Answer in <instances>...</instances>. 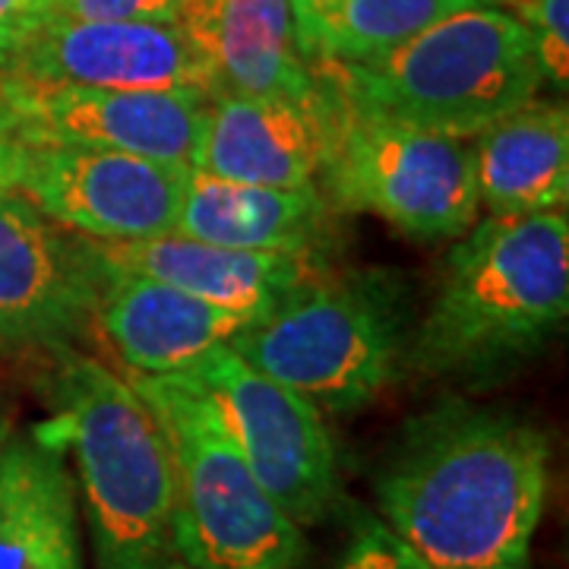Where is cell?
<instances>
[{
    "mask_svg": "<svg viewBox=\"0 0 569 569\" xmlns=\"http://www.w3.org/2000/svg\"><path fill=\"white\" fill-rule=\"evenodd\" d=\"M548 475L541 427L447 399L402 427L377 471V507L427 569H529Z\"/></svg>",
    "mask_w": 569,
    "mask_h": 569,
    "instance_id": "1",
    "label": "cell"
},
{
    "mask_svg": "<svg viewBox=\"0 0 569 569\" xmlns=\"http://www.w3.org/2000/svg\"><path fill=\"white\" fill-rule=\"evenodd\" d=\"M567 317V216H488L449 250L425 320L411 329L406 367L462 383L507 377L548 346Z\"/></svg>",
    "mask_w": 569,
    "mask_h": 569,
    "instance_id": "2",
    "label": "cell"
},
{
    "mask_svg": "<svg viewBox=\"0 0 569 569\" xmlns=\"http://www.w3.org/2000/svg\"><path fill=\"white\" fill-rule=\"evenodd\" d=\"M51 433L70 449L96 569H190L178 541L174 462L133 383L77 348L54 351Z\"/></svg>",
    "mask_w": 569,
    "mask_h": 569,
    "instance_id": "3",
    "label": "cell"
},
{
    "mask_svg": "<svg viewBox=\"0 0 569 569\" xmlns=\"http://www.w3.org/2000/svg\"><path fill=\"white\" fill-rule=\"evenodd\" d=\"M310 67L351 108L456 140H475L545 82L529 29L503 7L449 13L370 61Z\"/></svg>",
    "mask_w": 569,
    "mask_h": 569,
    "instance_id": "4",
    "label": "cell"
},
{
    "mask_svg": "<svg viewBox=\"0 0 569 569\" xmlns=\"http://www.w3.org/2000/svg\"><path fill=\"white\" fill-rule=\"evenodd\" d=\"M411 320L402 284L377 269H310L228 346L320 411H361L406 367Z\"/></svg>",
    "mask_w": 569,
    "mask_h": 569,
    "instance_id": "5",
    "label": "cell"
},
{
    "mask_svg": "<svg viewBox=\"0 0 569 569\" xmlns=\"http://www.w3.org/2000/svg\"><path fill=\"white\" fill-rule=\"evenodd\" d=\"M162 427L178 488V541L190 569H295L305 535L269 497L222 411L190 377H133Z\"/></svg>",
    "mask_w": 569,
    "mask_h": 569,
    "instance_id": "6",
    "label": "cell"
},
{
    "mask_svg": "<svg viewBox=\"0 0 569 569\" xmlns=\"http://www.w3.org/2000/svg\"><path fill=\"white\" fill-rule=\"evenodd\" d=\"M329 99L320 193L336 212L380 216L418 241L459 238L478 222L471 140L365 114L332 86Z\"/></svg>",
    "mask_w": 569,
    "mask_h": 569,
    "instance_id": "7",
    "label": "cell"
},
{
    "mask_svg": "<svg viewBox=\"0 0 569 569\" xmlns=\"http://www.w3.org/2000/svg\"><path fill=\"white\" fill-rule=\"evenodd\" d=\"M190 377L222 411L263 490L295 526H317L339 500V462L323 415L295 389L250 367L231 346L209 351Z\"/></svg>",
    "mask_w": 569,
    "mask_h": 569,
    "instance_id": "8",
    "label": "cell"
},
{
    "mask_svg": "<svg viewBox=\"0 0 569 569\" xmlns=\"http://www.w3.org/2000/svg\"><path fill=\"white\" fill-rule=\"evenodd\" d=\"M102 282L92 238L54 224L20 190L0 197V355L73 348L96 323Z\"/></svg>",
    "mask_w": 569,
    "mask_h": 569,
    "instance_id": "9",
    "label": "cell"
},
{
    "mask_svg": "<svg viewBox=\"0 0 569 569\" xmlns=\"http://www.w3.org/2000/svg\"><path fill=\"white\" fill-rule=\"evenodd\" d=\"M190 168L114 149L32 146L20 193L73 234L149 241L178 231Z\"/></svg>",
    "mask_w": 569,
    "mask_h": 569,
    "instance_id": "10",
    "label": "cell"
},
{
    "mask_svg": "<svg viewBox=\"0 0 569 569\" xmlns=\"http://www.w3.org/2000/svg\"><path fill=\"white\" fill-rule=\"evenodd\" d=\"M0 80L29 146L114 149L193 168L209 102L203 92L41 86L3 70Z\"/></svg>",
    "mask_w": 569,
    "mask_h": 569,
    "instance_id": "11",
    "label": "cell"
},
{
    "mask_svg": "<svg viewBox=\"0 0 569 569\" xmlns=\"http://www.w3.org/2000/svg\"><path fill=\"white\" fill-rule=\"evenodd\" d=\"M0 70L41 86L212 96L203 58L174 22L54 17Z\"/></svg>",
    "mask_w": 569,
    "mask_h": 569,
    "instance_id": "12",
    "label": "cell"
},
{
    "mask_svg": "<svg viewBox=\"0 0 569 569\" xmlns=\"http://www.w3.org/2000/svg\"><path fill=\"white\" fill-rule=\"evenodd\" d=\"M329 104L323 80L310 99L209 96L193 171L260 187L320 190Z\"/></svg>",
    "mask_w": 569,
    "mask_h": 569,
    "instance_id": "13",
    "label": "cell"
},
{
    "mask_svg": "<svg viewBox=\"0 0 569 569\" xmlns=\"http://www.w3.org/2000/svg\"><path fill=\"white\" fill-rule=\"evenodd\" d=\"M174 26L203 58L212 96L310 99L320 89L291 0H183Z\"/></svg>",
    "mask_w": 569,
    "mask_h": 569,
    "instance_id": "14",
    "label": "cell"
},
{
    "mask_svg": "<svg viewBox=\"0 0 569 569\" xmlns=\"http://www.w3.org/2000/svg\"><path fill=\"white\" fill-rule=\"evenodd\" d=\"M0 569H82L80 497L51 427L0 443Z\"/></svg>",
    "mask_w": 569,
    "mask_h": 569,
    "instance_id": "15",
    "label": "cell"
},
{
    "mask_svg": "<svg viewBox=\"0 0 569 569\" xmlns=\"http://www.w3.org/2000/svg\"><path fill=\"white\" fill-rule=\"evenodd\" d=\"M96 323L133 377H181L209 351L228 346L247 320L171 284L104 263Z\"/></svg>",
    "mask_w": 569,
    "mask_h": 569,
    "instance_id": "16",
    "label": "cell"
},
{
    "mask_svg": "<svg viewBox=\"0 0 569 569\" xmlns=\"http://www.w3.org/2000/svg\"><path fill=\"white\" fill-rule=\"evenodd\" d=\"M111 269L171 284L183 295L222 307L247 323L266 317L317 263L295 253L234 250L183 234L149 241H92Z\"/></svg>",
    "mask_w": 569,
    "mask_h": 569,
    "instance_id": "17",
    "label": "cell"
},
{
    "mask_svg": "<svg viewBox=\"0 0 569 569\" xmlns=\"http://www.w3.org/2000/svg\"><path fill=\"white\" fill-rule=\"evenodd\" d=\"M336 209L317 187L288 190L187 174L178 234L234 250H269L310 257L329 244Z\"/></svg>",
    "mask_w": 569,
    "mask_h": 569,
    "instance_id": "18",
    "label": "cell"
},
{
    "mask_svg": "<svg viewBox=\"0 0 569 569\" xmlns=\"http://www.w3.org/2000/svg\"><path fill=\"white\" fill-rule=\"evenodd\" d=\"M478 203L490 216L563 212L569 200V114L531 99L471 140Z\"/></svg>",
    "mask_w": 569,
    "mask_h": 569,
    "instance_id": "19",
    "label": "cell"
},
{
    "mask_svg": "<svg viewBox=\"0 0 569 569\" xmlns=\"http://www.w3.org/2000/svg\"><path fill=\"white\" fill-rule=\"evenodd\" d=\"M497 0H291L298 44L310 63H358L387 54L421 29Z\"/></svg>",
    "mask_w": 569,
    "mask_h": 569,
    "instance_id": "20",
    "label": "cell"
},
{
    "mask_svg": "<svg viewBox=\"0 0 569 569\" xmlns=\"http://www.w3.org/2000/svg\"><path fill=\"white\" fill-rule=\"evenodd\" d=\"M529 29L541 73L567 92L569 82V0H497Z\"/></svg>",
    "mask_w": 569,
    "mask_h": 569,
    "instance_id": "21",
    "label": "cell"
},
{
    "mask_svg": "<svg viewBox=\"0 0 569 569\" xmlns=\"http://www.w3.org/2000/svg\"><path fill=\"white\" fill-rule=\"evenodd\" d=\"M332 569H427L387 529L383 519H361Z\"/></svg>",
    "mask_w": 569,
    "mask_h": 569,
    "instance_id": "22",
    "label": "cell"
},
{
    "mask_svg": "<svg viewBox=\"0 0 569 569\" xmlns=\"http://www.w3.org/2000/svg\"><path fill=\"white\" fill-rule=\"evenodd\" d=\"M181 3L183 0H58L54 17L104 22H174Z\"/></svg>",
    "mask_w": 569,
    "mask_h": 569,
    "instance_id": "23",
    "label": "cell"
},
{
    "mask_svg": "<svg viewBox=\"0 0 569 569\" xmlns=\"http://www.w3.org/2000/svg\"><path fill=\"white\" fill-rule=\"evenodd\" d=\"M58 0H0V67L54 17Z\"/></svg>",
    "mask_w": 569,
    "mask_h": 569,
    "instance_id": "24",
    "label": "cell"
},
{
    "mask_svg": "<svg viewBox=\"0 0 569 569\" xmlns=\"http://www.w3.org/2000/svg\"><path fill=\"white\" fill-rule=\"evenodd\" d=\"M29 149L32 146L22 140L13 104L7 99V89H3V80H0V197L20 190Z\"/></svg>",
    "mask_w": 569,
    "mask_h": 569,
    "instance_id": "25",
    "label": "cell"
},
{
    "mask_svg": "<svg viewBox=\"0 0 569 569\" xmlns=\"http://www.w3.org/2000/svg\"><path fill=\"white\" fill-rule=\"evenodd\" d=\"M13 425H17V421H13V408H10V402L0 396V443H3V437L13 430Z\"/></svg>",
    "mask_w": 569,
    "mask_h": 569,
    "instance_id": "26",
    "label": "cell"
}]
</instances>
